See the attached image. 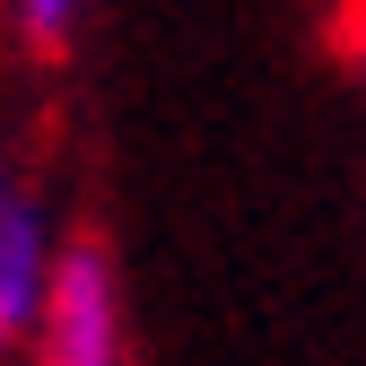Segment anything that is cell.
I'll list each match as a JSON object with an SVG mask.
<instances>
[{
	"label": "cell",
	"mask_w": 366,
	"mask_h": 366,
	"mask_svg": "<svg viewBox=\"0 0 366 366\" xmlns=\"http://www.w3.org/2000/svg\"><path fill=\"white\" fill-rule=\"evenodd\" d=\"M26 366H131V305H122V270L97 236H61L53 288L35 305Z\"/></svg>",
	"instance_id": "1"
},
{
	"label": "cell",
	"mask_w": 366,
	"mask_h": 366,
	"mask_svg": "<svg viewBox=\"0 0 366 366\" xmlns=\"http://www.w3.org/2000/svg\"><path fill=\"white\" fill-rule=\"evenodd\" d=\"M53 262H61V227L44 209V192L26 183V166L9 157V140H0V357H26Z\"/></svg>",
	"instance_id": "2"
},
{
	"label": "cell",
	"mask_w": 366,
	"mask_h": 366,
	"mask_svg": "<svg viewBox=\"0 0 366 366\" xmlns=\"http://www.w3.org/2000/svg\"><path fill=\"white\" fill-rule=\"evenodd\" d=\"M0 18H9V44L26 61H70L87 18H97V0H0Z\"/></svg>",
	"instance_id": "3"
},
{
	"label": "cell",
	"mask_w": 366,
	"mask_h": 366,
	"mask_svg": "<svg viewBox=\"0 0 366 366\" xmlns=\"http://www.w3.org/2000/svg\"><path fill=\"white\" fill-rule=\"evenodd\" d=\"M332 53H340V70L357 79V97H366V0H340V18H332Z\"/></svg>",
	"instance_id": "4"
}]
</instances>
